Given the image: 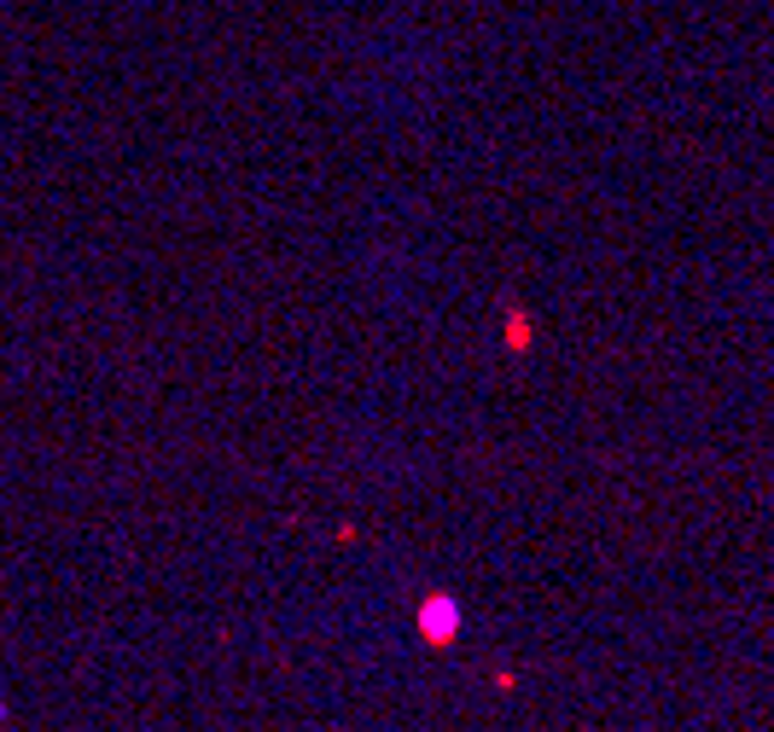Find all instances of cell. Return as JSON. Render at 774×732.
<instances>
[{
  "mask_svg": "<svg viewBox=\"0 0 774 732\" xmlns=\"http://www.w3.org/2000/svg\"><path fill=\"white\" fill-rule=\"evenodd\" d=\"M419 634H426L431 645H449L454 634H460V610H454V599H431L426 610H419Z\"/></svg>",
  "mask_w": 774,
  "mask_h": 732,
  "instance_id": "cell-1",
  "label": "cell"
}]
</instances>
